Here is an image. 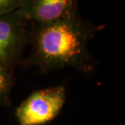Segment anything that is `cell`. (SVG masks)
<instances>
[{
  "label": "cell",
  "mask_w": 125,
  "mask_h": 125,
  "mask_svg": "<svg viewBox=\"0 0 125 125\" xmlns=\"http://www.w3.org/2000/svg\"><path fill=\"white\" fill-rule=\"evenodd\" d=\"M101 28L83 21L76 12L53 22L37 25L31 62L43 70L72 67L89 72L93 64L88 44Z\"/></svg>",
  "instance_id": "6da1fadb"
},
{
  "label": "cell",
  "mask_w": 125,
  "mask_h": 125,
  "mask_svg": "<svg viewBox=\"0 0 125 125\" xmlns=\"http://www.w3.org/2000/svg\"><path fill=\"white\" fill-rule=\"evenodd\" d=\"M65 101V89L55 86L32 93L16 109L20 125H43L54 120Z\"/></svg>",
  "instance_id": "7a4b0ae2"
},
{
  "label": "cell",
  "mask_w": 125,
  "mask_h": 125,
  "mask_svg": "<svg viewBox=\"0 0 125 125\" xmlns=\"http://www.w3.org/2000/svg\"><path fill=\"white\" fill-rule=\"evenodd\" d=\"M25 25L15 11L0 15V63L12 67L20 58L26 42Z\"/></svg>",
  "instance_id": "3957f363"
},
{
  "label": "cell",
  "mask_w": 125,
  "mask_h": 125,
  "mask_svg": "<svg viewBox=\"0 0 125 125\" xmlns=\"http://www.w3.org/2000/svg\"><path fill=\"white\" fill-rule=\"evenodd\" d=\"M76 1L72 0H23L15 13L25 22L40 25L76 13Z\"/></svg>",
  "instance_id": "277c9868"
},
{
  "label": "cell",
  "mask_w": 125,
  "mask_h": 125,
  "mask_svg": "<svg viewBox=\"0 0 125 125\" xmlns=\"http://www.w3.org/2000/svg\"><path fill=\"white\" fill-rule=\"evenodd\" d=\"M12 83L11 67L0 63V105L9 104V95Z\"/></svg>",
  "instance_id": "5b68a950"
},
{
  "label": "cell",
  "mask_w": 125,
  "mask_h": 125,
  "mask_svg": "<svg viewBox=\"0 0 125 125\" xmlns=\"http://www.w3.org/2000/svg\"><path fill=\"white\" fill-rule=\"evenodd\" d=\"M23 0H0V15L11 13L18 10Z\"/></svg>",
  "instance_id": "8992f818"
}]
</instances>
